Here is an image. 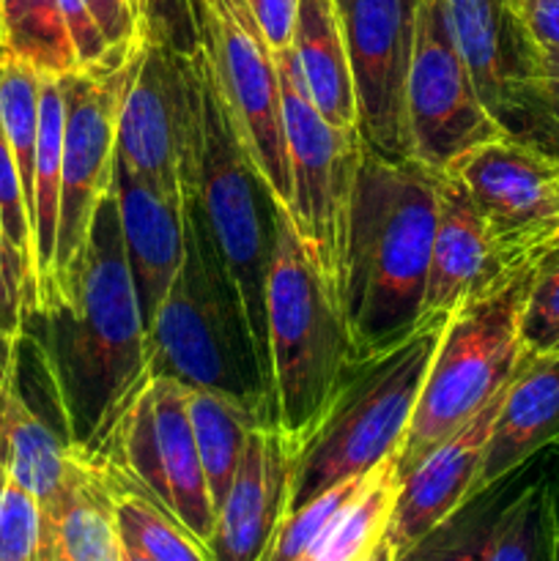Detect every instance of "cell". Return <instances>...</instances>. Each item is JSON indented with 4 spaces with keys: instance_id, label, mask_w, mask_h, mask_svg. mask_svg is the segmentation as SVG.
Here are the masks:
<instances>
[{
    "instance_id": "6da1fadb",
    "label": "cell",
    "mask_w": 559,
    "mask_h": 561,
    "mask_svg": "<svg viewBox=\"0 0 559 561\" xmlns=\"http://www.w3.org/2000/svg\"><path fill=\"white\" fill-rule=\"evenodd\" d=\"M27 321L42 323L38 351L66 444L99 463L126 405L151 378L146 323L113 190L99 206L85 252L55 305Z\"/></svg>"
},
{
    "instance_id": "7a4b0ae2",
    "label": "cell",
    "mask_w": 559,
    "mask_h": 561,
    "mask_svg": "<svg viewBox=\"0 0 559 561\" xmlns=\"http://www.w3.org/2000/svg\"><path fill=\"white\" fill-rule=\"evenodd\" d=\"M442 173L365 146L351 206L340 307L360 359L389 348L422 318Z\"/></svg>"
},
{
    "instance_id": "3957f363",
    "label": "cell",
    "mask_w": 559,
    "mask_h": 561,
    "mask_svg": "<svg viewBox=\"0 0 559 561\" xmlns=\"http://www.w3.org/2000/svg\"><path fill=\"white\" fill-rule=\"evenodd\" d=\"M266 362L272 422L301 453L360 354L338 296L280 203L266 274Z\"/></svg>"
},
{
    "instance_id": "277c9868",
    "label": "cell",
    "mask_w": 559,
    "mask_h": 561,
    "mask_svg": "<svg viewBox=\"0 0 559 561\" xmlns=\"http://www.w3.org/2000/svg\"><path fill=\"white\" fill-rule=\"evenodd\" d=\"M197 77V157L190 206L239 305L247 343L269 398L266 274L277 203L252 168L214 82L206 47L192 55Z\"/></svg>"
},
{
    "instance_id": "5b68a950",
    "label": "cell",
    "mask_w": 559,
    "mask_h": 561,
    "mask_svg": "<svg viewBox=\"0 0 559 561\" xmlns=\"http://www.w3.org/2000/svg\"><path fill=\"white\" fill-rule=\"evenodd\" d=\"M540 252L453 307L427 367L409 433L398 453L400 477L438 442L480 414L526 356L521 321Z\"/></svg>"
},
{
    "instance_id": "8992f818",
    "label": "cell",
    "mask_w": 559,
    "mask_h": 561,
    "mask_svg": "<svg viewBox=\"0 0 559 561\" xmlns=\"http://www.w3.org/2000/svg\"><path fill=\"white\" fill-rule=\"evenodd\" d=\"M447 316H422L398 343L356 362L321 425L301 447L290 513L400 453Z\"/></svg>"
},
{
    "instance_id": "52a82bcc",
    "label": "cell",
    "mask_w": 559,
    "mask_h": 561,
    "mask_svg": "<svg viewBox=\"0 0 559 561\" xmlns=\"http://www.w3.org/2000/svg\"><path fill=\"white\" fill-rule=\"evenodd\" d=\"M184 266L148 327V373L192 389H219L261 400L269 409L239 305L190 201L184 206Z\"/></svg>"
},
{
    "instance_id": "ba28073f",
    "label": "cell",
    "mask_w": 559,
    "mask_h": 561,
    "mask_svg": "<svg viewBox=\"0 0 559 561\" xmlns=\"http://www.w3.org/2000/svg\"><path fill=\"white\" fill-rule=\"evenodd\" d=\"M277 66L290 168V203L285 208L340 301L351 206L365 142L360 129H338L318 113L301 85L290 49H280Z\"/></svg>"
},
{
    "instance_id": "9c48e42d",
    "label": "cell",
    "mask_w": 559,
    "mask_h": 561,
    "mask_svg": "<svg viewBox=\"0 0 559 561\" xmlns=\"http://www.w3.org/2000/svg\"><path fill=\"white\" fill-rule=\"evenodd\" d=\"M99 466L151 496L192 537L212 546L217 510L186 414L184 383L148 378L126 405Z\"/></svg>"
},
{
    "instance_id": "30bf717a",
    "label": "cell",
    "mask_w": 559,
    "mask_h": 561,
    "mask_svg": "<svg viewBox=\"0 0 559 561\" xmlns=\"http://www.w3.org/2000/svg\"><path fill=\"white\" fill-rule=\"evenodd\" d=\"M140 42L118 64L107 66V69L71 71V75L60 77L66 93V129L64 162H60V208L58 239H55L53 296H49L47 307L55 305L60 288L80 263L99 206L113 190L118 113L121 104H124L126 88H129L132 77L137 71Z\"/></svg>"
},
{
    "instance_id": "8fae6325",
    "label": "cell",
    "mask_w": 559,
    "mask_h": 561,
    "mask_svg": "<svg viewBox=\"0 0 559 561\" xmlns=\"http://www.w3.org/2000/svg\"><path fill=\"white\" fill-rule=\"evenodd\" d=\"M203 47L233 129L274 203H290L277 53L247 0H203Z\"/></svg>"
},
{
    "instance_id": "7c38bea8",
    "label": "cell",
    "mask_w": 559,
    "mask_h": 561,
    "mask_svg": "<svg viewBox=\"0 0 559 561\" xmlns=\"http://www.w3.org/2000/svg\"><path fill=\"white\" fill-rule=\"evenodd\" d=\"M197 77L192 58L142 38L137 71L118 113L115 159L132 175L186 203L197 157Z\"/></svg>"
},
{
    "instance_id": "4fadbf2b",
    "label": "cell",
    "mask_w": 559,
    "mask_h": 561,
    "mask_svg": "<svg viewBox=\"0 0 559 561\" xmlns=\"http://www.w3.org/2000/svg\"><path fill=\"white\" fill-rule=\"evenodd\" d=\"M406 129L411 159L447 173L486 142L510 137L488 113L455 44L444 0H420L414 55L406 82Z\"/></svg>"
},
{
    "instance_id": "5bb4252c",
    "label": "cell",
    "mask_w": 559,
    "mask_h": 561,
    "mask_svg": "<svg viewBox=\"0 0 559 561\" xmlns=\"http://www.w3.org/2000/svg\"><path fill=\"white\" fill-rule=\"evenodd\" d=\"M356 91V129L370 151L411 159L406 82L420 0H334Z\"/></svg>"
},
{
    "instance_id": "9a60e30c",
    "label": "cell",
    "mask_w": 559,
    "mask_h": 561,
    "mask_svg": "<svg viewBox=\"0 0 559 561\" xmlns=\"http://www.w3.org/2000/svg\"><path fill=\"white\" fill-rule=\"evenodd\" d=\"M510 257H529L559 239V162L532 142L499 137L447 170Z\"/></svg>"
},
{
    "instance_id": "2e32d148",
    "label": "cell",
    "mask_w": 559,
    "mask_h": 561,
    "mask_svg": "<svg viewBox=\"0 0 559 561\" xmlns=\"http://www.w3.org/2000/svg\"><path fill=\"white\" fill-rule=\"evenodd\" d=\"M455 44L488 113L510 137L540 140V53L518 0H444Z\"/></svg>"
},
{
    "instance_id": "e0dca14e",
    "label": "cell",
    "mask_w": 559,
    "mask_h": 561,
    "mask_svg": "<svg viewBox=\"0 0 559 561\" xmlns=\"http://www.w3.org/2000/svg\"><path fill=\"white\" fill-rule=\"evenodd\" d=\"M299 447L274 422L247 438L228 493L214 518V561H266L294 502Z\"/></svg>"
},
{
    "instance_id": "ac0fdd59",
    "label": "cell",
    "mask_w": 559,
    "mask_h": 561,
    "mask_svg": "<svg viewBox=\"0 0 559 561\" xmlns=\"http://www.w3.org/2000/svg\"><path fill=\"white\" fill-rule=\"evenodd\" d=\"M504 389L480 414L449 433L400 477V493L387 529V537L398 548V557L420 546L425 537L442 529L466 504L477 499V480H480L488 438H491Z\"/></svg>"
},
{
    "instance_id": "d6986e66",
    "label": "cell",
    "mask_w": 559,
    "mask_h": 561,
    "mask_svg": "<svg viewBox=\"0 0 559 561\" xmlns=\"http://www.w3.org/2000/svg\"><path fill=\"white\" fill-rule=\"evenodd\" d=\"M532 257V255H529ZM524 257H510L464 186L449 173L438 179V222L427 266L422 316L449 312L466 296L488 288Z\"/></svg>"
},
{
    "instance_id": "ffe728a7",
    "label": "cell",
    "mask_w": 559,
    "mask_h": 561,
    "mask_svg": "<svg viewBox=\"0 0 559 561\" xmlns=\"http://www.w3.org/2000/svg\"><path fill=\"white\" fill-rule=\"evenodd\" d=\"M113 195L118 206L126 263L148 334L164 294L184 266L186 203L164 197L157 186L132 175L124 164H118V159H115Z\"/></svg>"
},
{
    "instance_id": "44dd1931",
    "label": "cell",
    "mask_w": 559,
    "mask_h": 561,
    "mask_svg": "<svg viewBox=\"0 0 559 561\" xmlns=\"http://www.w3.org/2000/svg\"><path fill=\"white\" fill-rule=\"evenodd\" d=\"M551 442H559V348L546 354L526 351L504 389L477 480V496L499 485Z\"/></svg>"
},
{
    "instance_id": "7402d4cb",
    "label": "cell",
    "mask_w": 559,
    "mask_h": 561,
    "mask_svg": "<svg viewBox=\"0 0 559 561\" xmlns=\"http://www.w3.org/2000/svg\"><path fill=\"white\" fill-rule=\"evenodd\" d=\"M115 493L107 471L75 455L58 507L42 515L38 561H121Z\"/></svg>"
},
{
    "instance_id": "603a6c76",
    "label": "cell",
    "mask_w": 559,
    "mask_h": 561,
    "mask_svg": "<svg viewBox=\"0 0 559 561\" xmlns=\"http://www.w3.org/2000/svg\"><path fill=\"white\" fill-rule=\"evenodd\" d=\"M288 49L318 113L338 129H356L354 75L334 0H299Z\"/></svg>"
},
{
    "instance_id": "cb8c5ba5",
    "label": "cell",
    "mask_w": 559,
    "mask_h": 561,
    "mask_svg": "<svg viewBox=\"0 0 559 561\" xmlns=\"http://www.w3.org/2000/svg\"><path fill=\"white\" fill-rule=\"evenodd\" d=\"M64 129H66L64 80H60V77L42 75V110H38L36 170H33V197H31L33 266H36V310H33L31 316L42 312L44 307L49 305V296H53L55 239H58V208H60V162H64Z\"/></svg>"
},
{
    "instance_id": "d4e9b609",
    "label": "cell",
    "mask_w": 559,
    "mask_h": 561,
    "mask_svg": "<svg viewBox=\"0 0 559 561\" xmlns=\"http://www.w3.org/2000/svg\"><path fill=\"white\" fill-rule=\"evenodd\" d=\"M186 414H190L197 453L206 471L208 493L217 510L244 455L247 438L258 425L272 422V414L261 400L192 387H186Z\"/></svg>"
},
{
    "instance_id": "484cf974",
    "label": "cell",
    "mask_w": 559,
    "mask_h": 561,
    "mask_svg": "<svg viewBox=\"0 0 559 561\" xmlns=\"http://www.w3.org/2000/svg\"><path fill=\"white\" fill-rule=\"evenodd\" d=\"M400 493L398 455L370 469L362 491L334 515L301 561H356L387 537Z\"/></svg>"
},
{
    "instance_id": "4316f807",
    "label": "cell",
    "mask_w": 559,
    "mask_h": 561,
    "mask_svg": "<svg viewBox=\"0 0 559 561\" xmlns=\"http://www.w3.org/2000/svg\"><path fill=\"white\" fill-rule=\"evenodd\" d=\"M0 38L5 58L27 64L38 75L80 71L60 0H0Z\"/></svg>"
},
{
    "instance_id": "83f0119b",
    "label": "cell",
    "mask_w": 559,
    "mask_h": 561,
    "mask_svg": "<svg viewBox=\"0 0 559 561\" xmlns=\"http://www.w3.org/2000/svg\"><path fill=\"white\" fill-rule=\"evenodd\" d=\"M115 493V518L121 540L153 561H214L212 551L164 513L151 496L107 471Z\"/></svg>"
},
{
    "instance_id": "f1b7e54d",
    "label": "cell",
    "mask_w": 559,
    "mask_h": 561,
    "mask_svg": "<svg viewBox=\"0 0 559 561\" xmlns=\"http://www.w3.org/2000/svg\"><path fill=\"white\" fill-rule=\"evenodd\" d=\"M0 236L5 247V266L16 296L22 301V318L36 310V266H33V230L27 211L25 192H22L16 162L5 140L3 121H0ZM25 327V321H22Z\"/></svg>"
},
{
    "instance_id": "f546056e",
    "label": "cell",
    "mask_w": 559,
    "mask_h": 561,
    "mask_svg": "<svg viewBox=\"0 0 559 561\" xmlns=\"http://www.w3.org/2000/svg\"><path fill=\"white\" fill-rule=\"evenodd\" d=\"M482 561H546V480L532 482L497 510Z\"/></svg>"
},
{
    "instance_id": "4dcf8cb0",
    "label": "cell",
    "mask_w": 559,
    "mask_h": 561,
    "mask_svg": "<svg viewBox=\"0 0 559 561\" xmlns=\"http://www.w3.org/2000/svg\"><path fill=\"white\" fill-rule=\"evenodd\" d=\"M367 474L349 477V480L338 482V485L327 488L323 493L312 496L310 502H305L301 507H296L294 513H288V518L280 526L277 537L272 542V551H269L266 561H301L305 553L316 546L318 537L323 535L329 524L334 520V515L362 491Z\"/></svg>"
},
{
    "instance_id": "1f68e13d",
    "label": "cell",
    "mask_w": 559,
    "mask_h": 561,
    "mask_svg": "<svg viewBox=\"0 0 559 561\" xmlns=\"http://www.w3.org/2000/svg\"><path fill=\"white\" fill-rule=\"evenodd\" d=\"M42 507L36 496L11 477L0 444V561H38Z\"/></svg>"
},
{
    "instance_id": "d6a6232c",
    "label": "cell",
    "mask_w": 559,
    "mask_h": 561,
    "mask_svg": "<svg viewBox=\"0 0 559 561\" xmlns=\"http://www.w3.org/2000/svg\"><path fill=\"white\" fill-rule=\"evenodd\" d=\"M146 42L192 58L203 47V0H129Z\"/></svg>"
},
{
    "instance_id": "836d02e7",
    "label": "cell",
    "mask_w": 559,
    "mask_h": 561,
    "mask_svg": "<svg viewBox=\"0 0 559 561\" xmlns=\"http://www.w3.org/2000/svg\"><path fill=\"white\" fill-rule=\"evenodd\" d=\"M521 334L529 354L559 348V239L537 257Z\"/></svg>"
},
{
    "instance_id": "e575fe53",
    "label": "cell",
    "mask_w": 559,
    "mask_h": 561,
    "mask_svg": "<svg viewBox=\"0 0 559 561\" xmlns=\"http://www.w3.org/2000/svg\"><path fill=\"white\" fill-rule=\"evenodd\" d=\"M493 515L497 510L480 507L464 518L447 520L420 546L400 553L398 561H482V548H486Z\"/></svg>"
},
{
    "instance_id": "d590c367",
    "label": "cell",
    "mask_w": 559,
    "mask_h": 561,
    "mask_svg": "<svg viewBox=\"0 0 559 561\" xmlns=\"http://www.w3.org/2000/svg\"><path fill=\"white\" fill-rule=\"evenodd\" d=\"M537 102H540V140H537V148L559 162V58H540Z\"/></svg>"
},
{
    "instance_id": "8d00e7d4",
    "label": "cell",
    "mask_w": 559,
    "mask_h": 561,
    "mask_svg": "<svg viewBox=\"0 0 559 561\" xmlns=\"http://www.w3.org/2000/svg\"><path fill=\"white\" fill-rule=\"evenodd\" d=\"M85 5L91 9L93 20L99 22L113 49L126 53L140 42V27H137V16L129 0H85Z\"/></svg>"
},
{
    "instance_id": "74e56055",
    "label": "cell",
    "mask_w": 559,
    "mask_h": 561,
    "mask_svg": "<svg viewBox=\"0 0 559 561\" xmlns=\"http://www.w3.org/2000/svg\"><path fill=\"white\" fill-rule=\"evenodd\" d=\"M252 16H255L258 27H261L263 38L274 53L290 47L296 25V9L299 0H247Z\"/></svg>"
},
{
    "instance_id": "f35d334b",
    "label": "cell",
    "mask_w": 559,
    "mask_h": 561,
    "mask_svg": "<svg viewBox=\"0 0 559 561\" xmlns=\"http://www.w3.org/2000/svg\"><path fill=\"white\" fill-rule=\"evenodd\" d=\"M540 58H559V0H518Z\"/></svg>"
},
{
    "instance_id": "ab89813d",
    "label": "cell",
    "mask_w": 559,
    "mask_h": 561,
    "mask_svg": "<svg viewBox=\"0 0 559 561\" xmlns=\"http://www.w3.org/2000/svg\"><path fill=\"white\" fill-rule=\"evenodd\" d=\"M22 321H25V318H22V301L9 279L5 247H3V236H0V334H14V337H22Z\"/></svg>"
},
{
    "instance_id": "60d3db41",
    "label": "cell",
    "mask_w": 559,
    "mask_h": 561,
    "mask_svg": "<svg viewBox=\"0 0 559 561\" xmlns=\"http://www.w3.org/2000/svg\"><path fill=\"white\" fill-rule=\"evenodd\" d=\"M546 561H559V474L546 480Z\"/></svg>"
},
{
    "instance_id": "b9f144b4",
    "label": "cell",
    "mask_w": 559,
    "mask_h": 561,
    "mask_svg": "<svg viewBox=\"0 0 559 561\" xmlns=\"http://www.w3.org/2000/svg\"><path fill=\"white\" fill-rule=\"evenodd\" d=\"M356 561H398V548L392 546V540H389V537H384L376 548H370L365 557H360Z\"/></svg>"
},
{
    "instance_id": "7bdbcfd3",
    "label": "cell",
    "mask_w": 559,
    "mask_h": 561,
    "mask_svg": "<svg viewBox=\"0 0 559 561\" xmlns=\"http://www.w3.org/2000/svg\"><path fill=\"white\" fill-rule=\"evenodd\" d=\"M121 542H124V540H121ZM121 561H153V559L146 557L142 551H137V548L126 546V542H124V553H121Z\"/></svg>"
},
{
    "instance_id": "ee69618b",
    "label": "cell",
    "mask_w": 559,
    "mask_h": 561,
    "mask_svg": "<svg viewBox=\"0 0 559 561\" xmlns=\"http://www.w3.org/2000/svg\"><path fill=\"white\" fill-rule=\"evenodd\" d=\"M5 58V49H3V38H0V60Z\"/></svg>"
}]
</instances>
